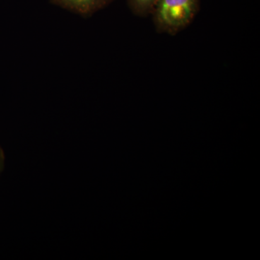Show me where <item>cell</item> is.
Returning a JSON list of instances; mask_svg holds the SVG:
<instances>
[{"mask_svg":"<svg viewBox=\"0 0 260 260\" xmlns=\"http://www.w3.org/2000/svg\"><path fill=\"white\" fill-rule=\"evenodd\" d=\"M200 0H157L151 14L159 34L175 36L190 25L198 10Z\"/></svg>","mask_w":260,"mask_h":260,"instance_id":"6da1fadb","label":"cell"},{"mask_svg":"<svg viewBox=\"0 0 260 260\" xmlns=\"http://www.w3.org/2000/svg\"><path fill=\"white\" fill-rule=\"evenodd\" d=\"M112 0H51L53 3L84 17H90Z\"/></svg>","mask_w":260,"mask_h":260,"instance_id":"7a4b0ae2","label":"cell"},{"mask_svg":"<svg viewBox=\"0 0 260 260\" xmlns=\"http://www.w3.org/2000/svg\"><path fill=\"white\" fill-rule=\"evenodd\" d=\"M156 2L157 0H129L133 13L141 17L151 14Z\"/></svg>","mask_w":260,"mask_h":260,"instance_id":"3957f363","label":"cell"},{"mask_svg":"<svg viewBox=\"0 0 260 260\" xmlns=\"http://www.w3.org/2000/svg\"><path fill=\"white\" fill-rule=\"evenodd\" d=\"M5 154L4 151H3V148L0 146V174L3 172V169H4L5 167Z\"/></svg>","mask_w":260,"mask_h":260,"instance_id":"277c9868","label":"cell"}]
</instances>
